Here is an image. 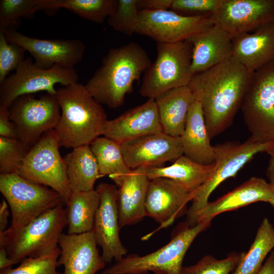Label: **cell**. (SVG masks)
Segmentation results:
<instances>
[{
  "label": "cell",
  "mask_w": 274,
  "mask_h": 274,
  "mask_svg": "<svg viewBox=\"0 0 274 274\" xmlns=\"http://www.w3.org/2000/svg\"><path fill=\"white\" fill-rule=\"evenodd\" d=\"M8 204L6 200L3 199L0 204V232L7 229L9 211Z\"/></svg>",
  "instance_id": "42"
},
{
  "label": "cell",
  "mask_w": 274,
  "mask_h": 274,
  "mask_svg": "<svg viewBox=\"0 0 274 274\" xmlns=\"http://www.w3.org/2000/svg\"><path fill=\"white\" fill-rule=\"evenodd\" d=\"M253 73L232 57L193 76L188 86L201 105L211 139L232 124Z\"/></svg>",
  "instance_id": "1"
},
{
  "label": "cell",
  "mask_w": 274,
  "mask_h": 274,
  "mask_svg": "<svg viewBox=\"0 0 274 274\" xmlns=\"http://www.w3.org/2000/svg\"><path fill=\"white\" fill-rule=\"evenodd\" d=\"M57 266L63 265L62 274H95L106 262L98 253L92 231L77 234H62Z\"/></svg>",
  "instance_id": "20"
},
{
  "label": "cell",
  "mask_w": 274,
  "mask_h": 274,
  "mask_svg": "<svg viewBox=\"0 0 274 274\" xmlns=\"http://www.w3.org/2000/svg\"><path fill=\"white\" fill-rule=\"evenodd\" d=\"M273 144L259 142L250 136L243 143L227 141L214 146V167L205 182L194 191L185 223L189 226H194L197 214L208 203L213 191L226 179L235 177L256 154L266 152Z\"/></svg>",
  "instance_id": "6"
},
{
  "label": "cell",
  "mask_w": 274,
  "mask_h": 274,
  "mask_svg": "<svg viewBox=\"0 0 274 274\" xmlns=\"http://www.w3.org/2000/svg\"><path fill=\"white\" fill-rule=\"evenodd\" d=\"M63 159L71 191L94 189L95 181L101 176L90 145L73 148Z\"/></svg>",
  "instance_id": "28"
},
{
  "label": "cell",
  "mask_w": 274,
  "mask_h": 274,
  "mask_svg": "<svg viewBox=\"0 0 274 274\" xmlns=\"http://www.w3.org/2000/svg\"><path fill=\"white\" fill-rule=\"evenodd\" d=\"M255 274H274V251L270 253L260 269Z\"/></svg>",
  "instance_id": "43"
},
{
  "label": "cell",
  "mask_w": 274,
  "mask_h": 274,
  "mask_svg": "<svg viewBox=\"0 0 274 274\" xmlns=\"http://www.w3.org/2000/svg\"><path fill=\"white\" fill-rule=\"evenodd\" d=\"M214 25L212 16L186 17L171 10L140 11L135 33L157 43H172L188 40Z\"/></svg>",
  "instance_id": "13"
},
{
  "label": "cell",
  "mask_w": 274,
  "mask_h": 274,
  "mask_svg": "<svg viewBox=\"0 0 274 274\" xmlns=\"http://www.w3.org/2000/svg\"><path fill=\"white\" fill-rule=\"evenodd\" d=\"M25 51L20 45L9 42L4 32H0V83L25 59Z\"/></svg>",
  "instance_id": "38"
},
{
  "label": "cell",
  "mask_w": 274,
  "mask_h": 274,
  "mask_svg": "<svg viewBox=\"0 0 274 274\" xmlns=\"http://www.w3.org/2000/svg\"><path fill=\"white\" fill-rule=\"evenodd\" d=\"M192 45L188 40L157 43V56L144 74L140 94L155 98L169 90L188 86L193 75L191 72Z\"/></svg>",
  "instance_id": "8"
},
{
  "label": "cell",
  "mask_w": 274,
  "mask_h": 274,
  "mask_svg": "<svg viewBox=\"0 0 274 274\" xmlns=\"http://www.w3.org/2000/svg\"><path fill=\"white\" fill-rule=\"evenodd\" d=\"M48 3L54 14L63 8L85 19L100 24L114 13L118 0H49Z\"/></svg>",
  "instance_id": "32"
},
{
  "label": "cell",
  "mask_w": 274,
  "mask_h": 274,
  "mask_svg": "<svg viewBox=\"0 0 274 274\" xmlns=\"http://www.w3.org/2000/svg\"><path fill=\"white\" fill-rule=\"evenodd\" d=\"M59 147L54 129L44 133L30 149L18 174L29 181L50 187L62 197L66 203L72 191Z\"/></svg>",
  "instance_id": "9"
},
{
  "label": "cell",
  "mask_w": 274,
  "mask_h": 274,
  "mask_svg": "<svg viewBox=\"0 0 274 274\" xmlns=\"http://www.w3.org/2000/svg\"><path fill=\"white\" fill-rule=\"evenodd\" d=\"M266 176L274 193V157L270 156L266 169Z\"/></svg>",
  "instance_id": "45"
},
{
  "label": "cell",
  "mask_w": 274,
  "mask_h": 274,
  "mask_svg": "<svg viewBox=\"0 0 274 274\" xmlns=\"http://www.w3.org/2000/svg\"><path fill=\"white\" fill-rule=\"evenodd\" d=\"M90 147L100 176H108L119 187L132 171L125 162L120 144L104 136L96 138Z\"/></svg>",
  "instance_id": "30"
},
{
  "label": "cell",
  "mask_w": 274,
  "mask_h": 274,
  "mask_svg": "<svg viewBox=\"0 0 274 274\" xmlns=\"http://www.w3.org/2000/svg\"><path fill=\"white\" fill-rule=\"evenodd\" d=\"M66 225L65 210L61 204L19 230L0 232V246H5L9 257L18 263L26 258L41 256L58 247Z\"/></svg>",
  "instance_id": "4"
},
{
  "label": "cell",
  "mask_w": 274,
  "mask_h": 274,
  "mask_svg": "<svg viewBox=\"0 0 274 274\" xmlns=\"http://www.w3.org/2000/svg\"><path fill=\"white\" fill-rule=\"evenodd\" d=\"M18 263L16 261L11 259L8 254L5 246H0V269H3L13 264Z\"/></svg>",
  "instance_id": "44"
},
{
  "label": "cell",
  "mask_w": 274,
  "mask_h": 274,
  "mask_svg": "<svg viewBox=\"0 0 274 274\" xmlns=\"http://www.w3.org/2000/svg\"><path fill=\"white\" fill-rule=\"evenodd\" d=\"M268 203L274 208V195L270 199Z\"/></svg>",
  "instance_id": "47"
},
{
  "label": "cell",
  "mask_w": 274,
  "mask_h": 274,
  "mask_svg": "<svg viewBox=\"0 0 274 274\" xmlns=\"http://www.w3.org/2000/svg\"><path fill=\"white\" fill-rule=\"evenodd\" d=\"M273 195L269 183L266 180L252 177L217 200L208 202L197 214L195 225L201 222L211 221L221 213L236 210L254 202H268Z\"/></svg>",
  "instance_id": "21"
},
{
  "label": "cell",
  "mask_w": 274,
  "mask_h": 274,
  "mask_svg": "<svg viewBox=\"0 0 274 274\" xmlns=\"http://www.w3.org/2000/svg\"><path fill=\"white\" fill-rule=\"evenodd\" d=\"M212 18L233 39L274 22V0H223Z\"/></svg>",
  "instance_id": "14"
},
{
  "label": "cell",
  "mask_w": 274,
  "mask_h": 274,
  "mask_svg": "<svg viewBox=\"0 0 274 274\" xmlns=\"http://www.w3.org/2000/svg\"><path fill=\"white\" fill-rule=\"evenodd\" d=\"M0 136L18 139L16 125L10 118L8 108L4 107H0Z\"/></svg>",
  "instance_id": "40"
},
{
  "label": "cell",
  "mask_w": 274,
  "mask_h": 274,
  "mask_svg": "<svg viewBox=\"0 0 274 274\" xmlns=\"http://www.w3.org/2000/svg\"><path fill=\"white\" fill-rule=\"evenodd\" d=\"M270 156L274 157V144L266 152Z\"/></svg>",
  "instance_id": "46"
},
{
  "label": "cell",
  "mask_w": 274,
  "mask_h": 274,
  "mask_svg": "<svg viewBox=\"0 0 274 274\" xmlns=\"http://www.w3.org/2000/svg\"><path fill=\"white\" fill-rule=\"evenodd\" d=\"M163 132L154 98L107 121L102 135L120 144L141 136Z\"/></svg>",
  "instance_id": "19"
},
{
  "label": "cell",
  "mask_w": 274,
  "mask_h": 274,
  "mask_svg": "<svg viewBox=\"0 0 274 274\" xmlns=\"http://www.w3.org/2000/svg\"><path fill=\"white\" fill-rule=\"evenodd\" d=\"M99 204L96 210L92 232L97 244L102 249L104 261L116 262L125 257L127 250L119 237L118 189L110 184L101 183L96 188Z\"/></svg>",
  "instance_id": "16"
},
{
  "label": "cell",
  "mask_w": 274,
  "mask_h": 274,
  "mask_svg": "<svg viewBox=\"0 0 274 274\" xmlns=\"http://www.w3.org/2000/svg\"><path fill=\"white\" fill-rule=\"evenodd\" d=\"M274 248V227L267 218L262 220L254 240L230 274H255L260 269L268 254Z\"/></svg>",
  "instance_id": "31"
},
{
  "label": "cell",
  "mask_w": 274,
  "mask_h": 274,
  "mask_svg": "<svg viewBox=\"0 0 274 274\" xmlns=\"http://www.w3.org/2000/svg\"><path fill=\"white\" fill-rule=\"evenodd\" d=\"M139 12L137 0H118L116 10L107 21L116 31L131 36L135 33Z\"/></svg>",
  "instance_id": "37"
},
{
  "label": "cell",
  "mask_w": 274,
  "mask_h": 274,
  "mask_svg": "<svg viewBox=\"0 0 274 274\" xmlns=\"http://www.w3.org/2000/svg\"><path fill=\"white\" fill-rule=\"evenodd\" d=\"M245 252H232L222 259L205 255L196 263L183 266L180 274H230L236 268Z\"/></svg>",
  "instance_id": "34"
},
{
  "label": "cell",
  "mask_w": 274,
  "mask_h": 274,
  "mask_svg": "<svg viewBox=\"0 0 274 274\" xmlns=\"http://www.w3.org/2000/svg\"><path fill=\"white\" fill-rule=\"evenodd\" d=\"M39 10L46 12L45 0H1L0 32L16 29L21 18L31 19Z\"/></svg>",
  "instance_id": "33"
},
{
  "label": "cell",
  "mask_w": 274,
  "mask_h": 274,
  "mask_svg": "<svg viewBox=\"0 0 274 274\" xmlns=\"http://www.w3.org/2000/svg\"><path fill=\"white\" fill-rule=\"evenodd\" d=\"M74 68L55 64L49 68L37 66L30 57L25 58L15 72L0 83V107L9 108L18 97L24 94L46 91L56 94L55 85L67 86L78 82Z\"/></svg>",
  "instance_id": "11"
},
{
  "label": "cell",
  "mask_w": 274,
  "mask_h": 274,
  "mask_svg": "<svg viewBox=\"0 0 274 274\" xmlns=\"http://www.w3.org/2000/svg\"><path fill=\"white\" fill-rule=\"evenodd\" d=\"M223 0H173L170 10L186 17L212 16Z\"/></svg>",
  "instance_id": "39"
},
{
  "label": "cell",
  "mask_w": 274,
  "mask_h": 274,
  "mask_svg": "<svg viewBox=\"0 0 274 274\" xmlns=\"http://www.w3.org/2000/svg\"><path fill=\"white\" fill-rule=\"evenodd\" d=\"M18 139L30 149L45 132L54 129L61 115L56 94L46 93L36 98L24 94L16 98L9 108Z\"/></svg>",
  "instance_id": "12"
},
{
  "label": "cell",
  "mask_w": 274,
  "mask_h": 274,
  "mask_svg": "<svg viewBox=\"0 0 274 274\" xmlns=\"http://www.w3.org/2000/svg\"><path fill=\"white\" fill-rule=\"evenodd\" d=\"M99 204V198L96 189L72 192L65 208L67 234L91 231Z\"/></svg>",
  "instance_id": "29"
},
{
  "label": "cell",
  "mask_w": 274,
  "mask_h": 274,
  "mask_svg": "<svg viewBox=\"0 0 274 274\" xmlns=\"http://www.w3.org/2000/svg\"><path fill=\"white\" fill-rule=\"evenodd\" d=\"M241 109L251 137L274 142V62L253 73Z\"/></svg>",
  "instance_id": "10"
},
{
  "label": "cell",
  "mask_w": 274,
  "mask_h": 274,
  "mask_svg": "<svg viewBox=\"0 0 274 274\" xmlns=\"http://www.w3.org/2000/svg\"><path fill=\"white\" fill-rule=\"evenodd\" d=\"M60 248L38 257H28L20 262L16 268L12 266L1 270L0 274H61L56 270Z\"/></svg>",
  "instance_id": "36"
},
{
  "label": "cell",
  "mask_w": 274,
  "mask_h": 274,
  "mask_svg": "<svg viewBox=\"0 0 274 274\" xmlns=\"http://www.w3.org/2000/svg\"><path fill=\"white\" fill-rule=\"evenodd\" d=\"M30 149L17 139L0 136V173L18 174Z\"/></svg>",
  "instance_id": "35"
},
{
  "label": "cell",
  "mask_w": 274,
  "mask_h": 274,
  "mask_svg": "<svg viewBox=\"0 0 274 274\" xmlns=\"http://www.w3.org/2000/svg\"><path fill=\"white\" fill-rule=\"evenodd\" d=\"M194 192L189 193L176 182L165 178L150 180L145 202L146 216L166 228L186 211Z\"/></svg>",
  "instance_id": "18"
},
{
  "label": "cell",
  "mask_w": 274,
  "mask_h": 274,
  "mask_svg": "<svg viewBox=\"0 0 274 274\" xmlns=\"http://www.w3.org/2000/svg\"><path fill=\"white\" fill-rule=\"evenodd\" d=\"M120 146L125 162L132 170L162 166L184 155L181 138L163 132L146 135Z\"/></svg>",
  "instance_id": "17"
},
{
  "label": "cell",
  "mask_w": 274,
  "mask_h": 274,
  "mask_svg": "<svg viewBox=\"0 0 274 274\" xmlns=\"http://www.w3.org/2000/svg\"><path fill=\"white\" fill-rule=\"evenodd\" d=\"M154 99L163 132L180 137L185 128L189 108L195 100L189 86L169 90Z\"/></svg>",
  "instance_id": "26"
},
{
  "label": "cell",
  "mask_w": 274,
  "mask_h": 274,
  "mask_svg": "<svg viewBox=\"0 0 274 274\" xmlns=\"http://www.w3.org/2000/svg\"><path fill=\"white\" fill-rule=\"evenodd\" d=\"M188 40L192 45L191 72L193 76L233 56L232 39L214 24Z\"/></svg>",
  "instance_id": "22"
},
{
  "label": "cell",
  "mask_w": 274,
  "mask_h": 274,
  "mask_svg": "<svg viewBox=\"0 0 274 274\" xmlns=\"http://www.w3.org/2000/svg\"><path fill=\"white\" fill-rule=\"evenodd\" d=\"M184 155L202 164L215 160L214 146L211 145L201 105L195 99L187 115L183 134L180 136Z\"/></svg>",
  "instance_id": "25"
},
{
  "label": "cell",
  "mask_w": 274,
  "mask_h": 274,
  "mask_svg": "<svg viewBox=\"0 0 274 274\" xmlns=\"http://www.w3.org/2000/svg\"><path fill=\"white\" fill-rule=\"evenodd\" d=\"M211 221L198 223L193 226L186 224L164 246L149 254L126 256L101 274H180L185 255L197 235L208 228Z\"/></svg>",
  "instance_id": "7"
},
{
  "label": "cell",
  "mask_w": 274,
  "mask_h": 274,
  "mask_svg": "<svg viewBox=\"0 0 274 274\" xmlns=\"http://www.w3.org/2000/svg\"><path fill=\"white\" fill-rule=\"evenodd\" d=\"M232 41V57L251 73L274 62V22Z\"/></svg>",
  "instance_id": "23"
},
{
  "label": "cell",
  "mask_w": 274,
  "mask_h": 274,
  "mask_svg": "<svg viewBox=\"0 0 274 274\" xmlns=\"http://www.w3.org/2000/svg\"><path fill=\"white\" fill-rule=\"evenodd\" d=\"M6 39L28 51L35 64L42 68L55 64L74 68L84 56L85 46L79 39H41L26 36L16 29L3 32Z\"/></svg>",
  "instance_id": "15"
},
{
  "label": "cell",
  "mask_w": 274,
  "mask_h": 274,
  "mask_svg": "<svg viewBox=\"0 0 274 274\" xmlns=\"http://www.w3.org/2000/svg\"><path fill=\"white\" fill-rule=\"evenodd\" d=\"M214 166V162L210 164H202L183 155L170 165L146 167V172L149 180L167 178L179 184L189 193H192L205 182Z\"/></svg>",
  "instance_id": "27"
},
{
  "label": "cell",
  "mask_w": 274,
  "mask_h": 274,
  "mask_svg": "<svg viewBox=\"0 0 274 274\" xmlns=\"http://www.w3.org/2000/svg\"><path fill=\"white\" fill-rule=\"evenodd\" d=\"M151 64L148 53L136 42L111 48L85 86L100 104L117 108Z\"/></svg>",
  "instance_id": "2"
},
{
  "label": "cell",
  "mask_w": 274,
  "mask_h": 274,
  "mask_svg": "<svg viewBox=\"0 0 274 274\" xmlns=\"http://www.w3.org/2000/svg\"><path fill=\"white\" fill-rule=\"evenodd\" d=\"M56 96L61 115L54 130L60 147L90 145L102 135L106 113L85 85L76 82L62 86L57 90Z\"/></svg>",
  "instance_id": "3"
},
{
  "label": "cell",
  "mask_w": 274,
  "mask_h": 274,
  "mask_svg": "<svg viewBox=\"0 0 274 274\" xmlns=\"http://www.w3.org/2000/svg\"><path fill=\"white\" fill-rule=\"evenodd\" d=\"M0 191L12 214L11 233L23 228L46 212L65 203L57 192L18 174H0Z\"/></svg>",
  "instance_id": "5"
},
{
  "label": "cell",
  "mask_w": 274,
  "mask_h": 274,
  "mask_svg": "<svg viewBox=\"0 0 274 274\" xmlns=\"http://www.w3.org/2000/svg\"><path fill=\"white\" fill-rule=\"evenodd\" d=\"M173 0H137L139 11H158L169 10Z\"/></svg>",
  "instance_id": "41"
},
{
  "label": "cell",
  "mask_w": 274,
  "mask_h": 274,
  "mask_svg": "<svg viewBox=\"0 0 274 274\" xmlns=\"http://www.w3.org/2000/svg\"><path fill=\"white\" fill-rule=\"evenodd\" d=\"M146 167L132 170L118 188L120 227L131 225L146 216L145 202L150 180Z\"/></svg>",
  "instance_id": "24"
}]
</instances>
